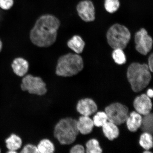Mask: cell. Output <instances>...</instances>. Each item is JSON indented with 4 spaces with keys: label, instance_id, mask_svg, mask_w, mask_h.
Masks as SVG:
<instances>
[{
    "label": "cell",
    "instance_id": "6da1fadb",
    "mask_svg": "<svg viewBox=\"0 0 153 153\" xmlns=\"http://www.w3.org/2000/svg\"><path fill=\"white\" fill-rule=\"evenodd\" d=\"M61 22L54 15H41L36 20L30 33V41L34 45L41 48L51 46L56 42L57 31Z\"/></svg>",
    "mask_w": 153,
    "mask_h": 153
},
{
    "label": "cell",
    "instance_id": "7a4b0ae2",
    "mask_svg": "<svg viewBox=\"0 0 153 153\" xmlns=\"http://www.w3.org/2000/svg\"><path fill=\"white\" fill-rule=\"evenodd\" d=\"M77 120L71 117L61 118L53 127V136L58 144L68 146L74 143L79 133L76 127Z\"/></svg>",
    "mask_w": 153,
    "mask_h": 153
},
{
    "label": "cell",
    "instance_id": "3957f363",
    "mask_svg": "<svg viewBox=\"0 0 153 153\" xmlns=\"http://www.w3.org/2000/svg\"><path fill=\"white\" fill-rule=\"evenodd\" d=\"M84 68L83 59L77 53H69L59 57L55 74L60 77H72L81 72Z\"/></svg>",
    "mask_w": 153,
    "mask_h": 153
},
{
    "label": "cell",
    "instance_id": "277c9868",
    "mask_svg": "<svg viewBox=\"0 0 153 153\" xmlns=\"http://www.w3.org/2000/svg\"><path fill=\"white\" fill-rule=\"evenodd\" d=\"M127 75L132 89L137 93L145 88L150 83L152 77L148 65L137 62L130 65Z\"/></svg>",
    "mask_w": 153,
    "mask_h": 153
},
{
    "label": "cell",
    "instance_id": "5b68a950",
    "mask_svg": "<svg viewBox=\"0 0 153 153\" xmlns=\"http://www.w3.org/2000/svg\"><path fill=\"white\" fill-rule=\"evenodd\" d=\"M106 37L108 45L112 48L123 50L129 42L131 34L126 27L117 24L109 29Z\"/></svg>",
    "mask_w": 153,
    "mask_h": 153
},
{
    "label": "cell",
    "instance_id": "8992f818",
    "mask_svg": "<svg viewBox=\"0 0 153 153\" xmlns=\"http://www.w3.org/2000/svg\"><path fill=\"white\" fill-rule=\"evenodd\" d=\"M20 88L22 91L30 94L42 96L47 93L46 83L41 76L26 74L21 80Z\"/></svg>",
    "mask_w": 153,
    "mask_h": 153
},
{
    "label": "cell",
    "instance_id": "52a82bcc",
    "mask_svg": "<svg viewBox=\"0 0 153 153\" xmlns=\"http://www.w3.org/2000/svg\"><path fill=\"white\" fill-rule=\"evenodd\" d=\"M105 112L108 116V121L117 125L125 122L129 115L128 107L118 102L113 103L106 107Z\"/></svg>",
    "mask_w": 153,
    "mask_h": 153
},
{
    "label": "cell",
    "instance_id": "ba28073f",
    "mask_svg": "<svg viewBox=\"0 0 153 153\" xmlns=\"http://www.w3.org/2000/svg\"><path fill=\"white\" fill-rule=\"evenodd\" d=\"M135 42L136 49L142 55H146L152 49V38L145 28L141 29L135 33Z\"/></svg>",
    "mask_w": 153,
    "mask_h": 153
},
{
    "label": "cell",
    "instance_id": "9c48e42d",
    "mask_svg": "<svg viewBox=\"0 0 153 153\" xmlns=\"http://www.w3.org/2000/svg\"><path fill=\"white\" fill-rule=\"evenodd\" d=\"M76 11L80 18L86 22H92L95 19L94 5L89 0H84L78 3Z\"/></svg>",
    "mask_w": 153,
    "mask_h": 153
},
{
    "label": "cell",
    "instance_id": "30bf717a",
    "mask_svg": "<svg viewBox=\"0 0 153 153\" xmlns=\"http://www.w3.org/2000/svg\"><path fill=\"white\" fill-rule=\"evenodd\" d=\"M151 98L146 94H143L136 97L133 105L136 112L144 116L150 113L152 108Z\"/></svg>",
    "mask_w": 153,
    "mask_h": 153
},
{
    "label": "cell",
    "instance_id": "8fae6325",
    "mask_svg": "<svg viewBox=\"0 0 153 153\" xmlns=\"http://www.w3.org/2000/svg\"><path fill=\"white\" fill-rule=\"evenodd\" d=\"M76 110L82 116H89L95 113L97 107L94 101L91 99H82L78 101Z\"/></svg>",
    "mask_w": 153,
    "mask_h": 153
},
{
    "label": "cell",
    "instance_id": "7c38bea8",
    "mask_svg": "<svg viewBox=\"0 0 153 153\" xmlns=\"http://www.w3.org/2000/svg\"><path fill=\"white\" fill-rule=\"evenodd\" d=\"M11 68L15 75L22 77L27 74L29 64L26 59L22 57H17L13 59L11 64Z\"/></svg>",
    "mask_w": 153,
    "mask_h": 153
},
{
    "label": "cell",
    "instance_id": "4fadbf2b",
    "mask_svg": "<svg viewBox=\"0 0 153 153\" xmlns=\"http://www.w3.org/2000/svg\"><path fill=\"white\" fill-rule=\"evenodd\" d=\"M5 143L8 153H18L24 144L22 137L14 133L11 134L5 139Z\"/></svg>",
    "mask_w": 153,
    "mask_h": 153
},
{
    "label": "cell",
    "instance_id": "5bb4252c",
    "mask_svg": "<svg viewBox=\"0 0 153 153\" xmlns=\"http://www.w3.org/2000/svg\"><path fill=\"white\" fill-rule=\"evenodd\" d=\"M94 126L93 120L89 116H81L76 122L78 131L82 135H87L91 133Z\"/></svg>",
    "mask_w": 153,
    "mask_h": 153
},
{
    "label": "cell",
    "instance_id": "9a60e30c",
    "mask_svg": "<svg viewBox=\"0 0 153 153\" xmlns=\"http://www.w3.org/2000/svg\"><path fill=\"white\" fill-rule=\"evenodd\" d=\"M142 117L137 112L133 111L129 114L126 122L128 129L131 132L136 131L140 128Z\"/></svg>",
    "mask_w": 153,
    "mask_h": 153
},
{
    "label": "cell",
    "instance_id": "2e32d148",
    "mask_svg": "<svg viewBox=\"0 0 153 153\" xmlns=\"http://www.w3.org/2000/svg\"><path fill=\"white\" fill-rule=\"evenodd\" d=\"M102 127L105 136L109 140H114L119 136V130L117 125L112 122L108 121Z\"/></svg>",
    "mask_w": 153,
    "mask_h": 153
},
{
    "label": "cell",
    "instance_id": "e0dca14e",
    "mask_svg": "<svg viewBox=\"0 0 153 153\" xmlns=\"http://www.w3.org/2000/svg\"><path fill=\"white\" fill-rule=\"evenodd\" d=\"M67 45L76 53L79 54L83 52L85 43L80 36L74 35L68 40Z\"/></svg>",
    "mask_w": 153,
    "mask_h": 153
},
{
    "label": "cell",
    "instance_id": "ac0fdd59",
    "mask_svg": "<svg viewBox=\"0 0 153 153\" xmlns=\"http://www.w3.org/2000/svg\"><path fill=\"white\" fill-rule=\"evenodd\" d=\"M37 146L39 153H54L56 151L54 143L48 138L40 140L37 144Z\"/></svg>",
    "mask_w": 153,
    "mask_h": 153
},
{
    "label": "cell",
    "instance_id": "d6986e66",
    "mask_svg": "<svg viewBox=\"0 0 153 153\" xmlns=\"http://www.w3.org/2000/svg\"><path fill=\"white\" fill-rule=\"evenodd\" d=\"M153 116L152 113L145 115L142 117L140 128L143 132L153 133Z\"/></svg>",
    "mask_w": 153,
    "mask_h": 153
},
{
    "label": "cell",
    "instance_id": "ffe728a7",
    "mask_svg": "<svg viewBox=\"0 0 153 153\" xmlns=\"http://www.w3.org/2000/svg\"><path fill=\"white\" fill-rule=\"evenodd\" d=\"M139 144L146 150H149L153 147V138L152 134L143 132L140 136Z\"/></svg>",
    "mask_w": 153,
    "mask_h": 153
},
{
    "label": "cell",
    "instance_id": "44dd1931",
    "mask_svg": "<svg viewBox=\"0 0 153 153\" xmlns=\"http://www.w3.org/2000/svg\"><path fill=\"white\" fill-rule=\"evenodd\" d=\"M86 152L87 153H101L102 152L99 141L95 139H92L86 144Z\"/></svg>",
    "mask_w": 153,
    "mask_h": 153
},
{
    "label": "cell",
    "instance_id": "7402d4cb",
    "mask_svg": "<svg viewBox=\"0 0 153 153\" xmlns=\"http://www.w3.org/2000/svg\"><path fill=\"white\" fill-rule=\"evenodd\" d=\"M93 121L94 125L97 127H101L108 120V116L106 112H99L93 117Z\"/></svg>",
    "mask_w": 153,
    "mask_h": 153
},
{
    "label": "cell",
    "instance_id": "603a6c76",
    "mask_svg": "<svg viewBox=\"0 0 153 153\" xmlns=\"http://www.w3.org/2000/svg\"><path fill=\"white\" fill-rule=\"evenodd\" d=\"M113 51L112 56L114 62L117 64L122 65L126 62V58L123 49H114Z\"/></svg>",
    "mask_w": 153,
    "mask_h": 153
},
{
    "label": "cell",
    "instance_id": "cb8c5ba5",
    "mask_svg": "<svg viewBox=\"0 0 153 153\" xmlns=\"http://www.w3.org/2000/svg\"><path fill=\"white\" fill-rule=\"evenodd\" d=\"M120 1L118 0H105L104 6L108 12L113 13L119 8Z\"/></svg>",
    "mask_w": 153,
    "mask_h": 153
},
{
    "label": "cell",
    "instance_id": "d4e9b609",
    "mask_svg": "<svg viewBox=\"0 0 153 153\" xmlns=\"http://www.w3.org/2000/svg\"><path fill=\"white\" fill-rule=\"evenodd\" d=\"M20 153H39L37 145L31 143H27L23 145L19 151Z\"/></svg>",
    "mask_w": 153,
    "mask_h": 153
},
{
    "label": "cell",
    "instance_id": "484cf974",
    "mask_svg": "<svg viewBox=\"0 0 153 153\" xmlns=\"http://www.w3.org/2000/svg\"><path fill=\"white\" fill-rule=\"evenodd\" d=\"M14 5V0H0V8L3 10L8 11Z\"/></svg>",
    "mask_w": 153,
    "mask_h": 153
},
{
    "label": "cell",
    "instance_id": "4316f807",
    "mask_svg": "<svg viewBox=\"0 0 153 153\" xmlns=\"http://www.w3.org/2000/svg\"><path fill=\"white\" fill-rule=\"evenodd\" d=\"M69 152L70 153H84L85 152V149L83 145L77 144L71 147L69 150Z\"/></svg>",
    "mask_w": 153,
    "mask_h": 153
},
{
    "label": "cell",
    "instance_id": "83f0119b",
    "mask_svg": "<svg viewBox=\"0 0 153 153\" xmlns=\"http://www.w3.org/2000/svg\"><path fill=\"white\" fill-rule=\"evenodd\" d=\"M153 53H152L148 59V65L149 70L151 72H153Z\"/></svg>",
    "mask_w": 153,
    "mask_h": 153
},
{
    "label": "cell",
    "instance_id": "f1b7e54d",
    "mask_svg": "<svg viewBox=\"0 0 153 153\" xmlns=\"http://www.w3.org/2000/svg\"><path fill=\"white\" fill-rule=\"evenodd\" d=\"M146 95L150 97V98H152L153 95V91L152 89H149L147 91Z\"/></svg>",
    "mask_w": 153,
    "mask_h": 153
},
{
    "label": "cell",
    "instance_id": "f546056e",
    "mask_svg": "<svg viewBox=\"0 0 153 153\" xmlns=\"http://www.w3.org/2000/svg\"><path fill=\"white\" fill-rule=\"evenodd\" d=\"M3 10L0 8V20H1L2 17L3 16Z\"/></svg>",
    "mask_w": 153,
    "mask_h": 153
},
{
    "label": "cell",
    "instance_id": "4dcf8cb0",
    "mask_svg": "<svg viewBox=\"0 0 153 153\" xmlns=\"http://www.w3.org/2000/svg\"><path fill=\"white\" fill-rule=\"evenodd\" d=\"M2 48V43L0 39V51L1 50Z\"/></svg>",
    "mask_w": 153,
    "mask_h": 153
},
{
    "label": "cell",
    "instance_id": "1f68e13d",
    "mask_svg": "<svg viewBox=\"0 0 153 153\" xmlns=\"http://www.w3.org/2000/svg\"><path fill=\"white\" fill-rule=\"evenodd\" d=\"M1 152V149H0V152Z\"/></svg>",
    "mask_w": 153,
    "mask_h": 153
}]
</instances>
